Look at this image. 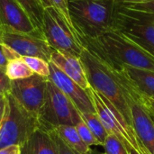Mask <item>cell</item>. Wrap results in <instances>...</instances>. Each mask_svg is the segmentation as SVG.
Returning a JSON list of instances; mask_svg holds the SVG:
<instances>
[{
  "label": "cell",
  "instance_id": "1",
  "mask_svg": "<svg viewBox=\"0 0 154 154\" xmlns=\"http://www.w3.org/2000/svg\"><path fill=\"white\" fill-rule=\"evenodd\" d=\"M79 40L84 48L117 71L122 70L124 66L154 71V57L116 30H111L97 39Z\"/></svg>",
  "mask_w": 154,
  "mask_h": 154
},
{
  "label": "cell",
  "instance_id": "2",
  "mask_svg": "<svg viewBox=\"0 0 154 154\" xmlns=\"http://www.w3.org/2000/svg\"><path fill=\"white\" fill-rule=\"evenodd\" d=\"M79 59L90 88L109 100L123 115L128 125L133 127L132 115L125 99L119 71L114 69L86 48L83 49Z\"/></svg>",
  "mask_w": 154,
  "mask_h": 154
},
{
  "label": "cell",
  "instance_id": "3",
  "mask_svg": "<svg viewBox=\"0 0 154 154\" xmlns=\"http://www.w3.org/2000/svg\"><path fill=\"white\" fill-rule=\"evenodd\" d=\"M115 0H69V11L80 38L97 39L113 30Z\"/></svg>",
  "mask_w": 154,
  "mask_h": 154
},
{
  "label": "cell",
  "instance_id": "4",
  "mask_svg": "<svg viewBox=\"0 0 154 154\" xmlns=\"http://www.w3.org/2000/svg\"><path fill=\"white\" fill-rule=\"evenodd\" d=\"M5 106L0 127V149L19 145L41 127L38 117L27 111L9 92L5 94Z\"/></svg>",
  "mask_w": 154,
  "mask_h": 154
},
{
  "label": "cell",
  "instance_id": "5",
  "mask_svg": "<svg viewBox=\"0 0 154 154\" xmlns=\"http://www.w3.org/2000/svg\"><path fill=\"white\" fill-rule=\"evenodd\" d=\"M154 57V14L116 4L114 28Z\"/></svg>",
  "mask_w": 154,
  "mask_h": 154
},
{
  "label": "cell",
  "instance_id": "6",
  "mask_svg": "<svg viewBox=\"0 0 154 154\" xmlns=\"http://www.w3.org/2000/svg\"><path fill=\"white\" fill-rule=\"evenodd\" d=\"M88 92L92 99L96 113L108 134L116 136L127 150L133 148L140 154H150L138 138L134 128L128 125L123 115L109 100L92 88H89Z\"/></svg>",
  "mask_w": 154,
  "mask_h": 154
},
{
  "label": "cell",
  "instance_id": "7",
  "mask_svg": "<svg viewBox=\"0 0 154 154\" xmlns=\"http://www.w3.org/2000/svg\"><path fill=\"white\" fill-rule=\"evenodd\" d=\"M38 120L42 129L51 131L60 125L75 126L82 119L72 101L48 79L45 98Z\"/></svg>",
  "mask_w": 154,
  "mask_h": 154
},
{
  "label": "cell",
  "instance_id": "8",
  "mask_svg": "<svg viewBox=\"0 0 154 154\" xmlns=\"http://www.w3.org/2000/svg\"><path fill=\"white\" fill-rule=\"evenodd\" d=\"M42 32L49 45L55 51L79 58L84 49L78 32L55 8L44 11Z\"/></svg>",
  "mask_w": 154,
  "mask_h": 154
},
{
  "label": "cell",
  "instance_id": "9",
  "mask_svg": "<svg viewBox=\"0 0 154 154\" xmlns=\"http://www.w3.org/2000/svg\"><path fill=\"white\" fill-rule=\"evenodd\" d=\"M119 74L131 111L133 128L148 152L154 154V121L143 105V97L130 84L122 70Z\"/></svg>",
  "mask_w": 154,
  "mask_h": 154
},
{
  "label": "cell",
  "instance_id": "10",
  "mask_svg": "<svg viewBox=\"0 0 154 154\" xmlns=\"http://www.w3.org/2000/svg\"><path fill=\"white\" fill-rule=\"evenodd\" d=\"M0 42L17 52L21 57H37L48 62L53 49L43 33H24L0 28Z\"/></svg>",
  "mask_w": 154,
  "mask_h": 154
},
{
  "label": "cell",
  "instance_id": "11",
  "mask_svg": "<svg viewBox=\"0 0 154 154\" xmlns=\"http://www.w3.org/2000/svg\"><path fill=\"white\" fill-rule=\"evenodd\" d=\"M48 78L36 74L23 79L11 80L9 93L31 114L38 117L43 105Z\"/></svg>",
  "mask_w": 154,
  "mask_h": 154
},
{
  "label": "cell",
  "instance_id": "12",
  "mask_svg": "<svg viewBox=\"0 0 154 154\" xmlns=\"http://www.w3.org/2000/svg\"><path fill=\"white\" fill-rule=\"evenodd\" d=\"M48 79L72 101L79 113H96L88 90L82 88L51 62H50V76Z\"/></svg>",
  "mask_w": 154,
  "mask_h": 154
},
{
  "label": "cell",
  "instance_id": "13",
  "mask_svg": "<svg viewBox=\"0 0 154 154\" xmlns=\"http://www.w3.org/2000/svg\"><path fill=\"white\" fill-rule=\"evenodd\" d=\"M0 28L24 33H43L15 0H0Z\"/></svg>",
  "mask_w": 154,
  "mask_h": 154
},
{
  "label": "cell",
  "instance_id": "14",
  "mask_svg": "<svg viewBox=\"0 0 154 154\" xmlns=\"http://www.w3.org/2000/svg\"><path fill=\"white\" fill-rule=\"evenodd\" d=\"M50 62L53 63L85 90H88L90 88L84 67L79 58L53 50Z\"/></svg>",
  "mask_w": 154,
  "mask_h": 154
},
{
  "label": "cell",
  "instance_id": "15",
  "mask_svg": "<svg viewBox=\"0 0 154 154\" xmlns=\"http://www.w3.org/2000/svg\"><path fill=\"white\" fill-rule=\"evenodd\" d=\"M20 148L21 154H59L50 132L42 127L35 130Z\"/></svg>",
  "mask_w": 154,
  "mask_h": 154
},
{
  "label": "cell",
  "instance_id": "16",
  "mask_svg": "<svg viewBox=\"0 0 154 154\" xmlns=\"http://www.w3.org/2000/svg\"><path fill=\"white\" fill-rule=\"evenodd\" d=\"M122 71L140 95L143 97H154V71L130 66H124Z\"/></svg>",
  "mask_w": 154,
  "mask_h": 154
},
{
  "label": "cell",
  "instance_id": "17",
  "mask_svg": "<svg viewBox=\"0 0 154 154\" xmlns=\"http://www.w3.org/2000/svg\"><path fill=\"white\" fill-rule=\"evenodd\" d=\"M60 139L76 153L90 154L92 149L80 138L77 129L73 125H60L53 129Z\"/></svg>",
  "mask_w": 154,
  "mask_h": 154
},
{
  "label": "cell",
  "instance_id": "18",
  "mask_svg": "<svg viewBox=\"0 0 154 154\" xmlns=\"http://www.w3.org/2000/svg\"><path fill=\"white\" fill-rule=\"evenodd\" d=\"M80 116H81V119L88 127V129L90 130V132L92 133V134L98 141L100 145L103 146L108 136V133L106 132L97 114V113H80Z\"/></svg>",
  "mask_w": 154,
  "mask_h": 154
},
{
  "label": "cell",
  "instance_id": "19",
  "mask_svg": "<svg viewBox=\"0 0 154 154\" xmlns=\"http://www.w3.org/2000/svg\"><path fill=\"white\" fill-rule=\"evenodd\" d=\"M25 11L35 27L42 32V22L44 15V7L39 0H15Z\"/></svg>",
  "mask_w": 154,
  "mask_h": 154
},
{
  "label": "cell",
  "instance_id": "20",
  "mask_svg": "<svg viewBox=\"0 0 154 154\" xmlns=\"http://www.w3.org/2000/svg\"><path fill=\"white\" fill-rule=\"evenodd\" d=\"M5 73L10 80L26 79L34 74L24 62L22 57L10 60L6 65Z\"/></svg>",
  "mask_w": 154,
  "mask_h": 154
},
{
  "label": "cell",
  "instance_id": "21",
  "mask_svg": "<svg viewBox=\"0 0 154 154\" xmlns=\"http://www.w3.org/2000/svg\"><path fill=\"white\" fill-rule=\"evenodd\" d=\"M22 58L34 74L44 78H49L50 62L37 57H22Z\"/></svg>",
  "mask_w": 154,
  "mask_h": 154
},
{
  "label": "cell",
  "instance_id": "22",
  "mask_svg": "<svg viewBox=\"0 0 154 154\" xmlns=\"http://www.w3.org/2000/svg\"><path fill=\"white\" fill-rule=\"evenodd\" d=\"M44 9L49 7H53L58 10L67 20V22L75 29L73 23L71 21L69 11V0H39ZM76 30V29H75ZM77 32V31H76Z\"/></svg>",
  "mask_w": 154,
  "mask_h": 154
},
{
  "label": "cell",
  "instance_id": "23",
  "mask_svg": "<svg viewBox=\"0 0 154 154\" xmlns=\"http://www.w3.org/2000/svg\"><path fill=\"white\" fill-rule=\"evenodd\" d=\"M103 146L106 154H129L125 145L112 134H108Z\"/></svg>",
  "mask_w": 154,
  "mask_h": 154
},
{
  "label": "cell",
  "instance_id": "24",
  "mask_svg": "<svg viewBox=\"0 0 154 154\" xmlns=\"http://www.w3.org/2000/svg\"><path fill=\"white\" fill-rule=\"evenodd\" d=\"M75 127H76L80 138L82 139V141L88 146L91 147V146H94V145H100L98 141L92 134V133L90 132V130L88 129V127L87 126V125L84 123L83 120H81L79 123H78L75 125Z\"/></svg>",
  "mask_w": 154,
  "mask_h": 154
},
{
  "label": "cell",
  "instance_id": "25",
  "mask_svg": "<svg viewBox=\"0 0 154 154\" xmlns=\"http://www.w3.org/2000/svg\"><path fill=\"white\" fill-rule=\"evenodd\" d=\"M18 58H21V56L17 52H15L9 46L0 42V68L5 69L6 65L10 60Z\"/></svg>",
  "mask_w": 154,
  "mask_h": 154
},
{
  "label": "cell",
  "instance_id": "26",
  "mask_svg": "<svg viewBox=\"0 0 154 154\" xmlns=\"http://www.w3.org/2000/svg\"><path fill=\"white\" fill-rule=\"evenodd\" d=\"M123 5L137 10V11H142L145 13H150L154 14V0H149V1H143V2H139V3H129V4H122Z\"/></svg>",
  "mask_w": 154,
  "mask_h": 154
},
{
  "label": "cell",
  "instance_id": "27",
  "mask_svg": "<svg viewBox=\"0 0 154 154\" xmlns=\"http://www.w3.org/2000/svg\"><path fill=\"white\" fill-rule=\"evenodd\" d=\"M51 137L53 138L54 142H55V144L57 146V149H58V152L59 154H78L76 153L72 149H70L61 139L60 137L57 134V133L54 131V130H51L49 131Z\"/></svg>",
  "mask_w": 154,
  "mask_h": 154
},
{
  "label": "cell",
  "instance_id": "28",
  "mask_svg": "<svg viewBox=\"0 0 154 154\" xmlns=\"http://www.w3.org/2000/svg\"><path fill=\"white\" fill-rule=\"evenodd\" d=\"M11 88V80L8 79L5 69L0 68V94L5 95Z\"/></svg>",
  "mask_w": 154,
  "mask_h": 154
},
{
  "label": "cell",
  "instance_id": "29",
  "mask_svg": "<svg viewBox=\"0 0 154 154\" xmlns=\"http://www.w3.org/2000/svg\"><path fill=\"white\" fill-rule=\"evenodd\" d=\"M0 154H21V148L19 145H10L0 149Z\"/></svg>",
  "mask_w": 154,
  "mask_h": 154
},
{
  "label": "cell",
  "instance_id": "30",
  "mask_svg": "<svg viewBox=\"0 0 154 154\" xmlns=\"http://www.w3.org/2000/svg\"><path fill=\"white\" fill-rule=\"evenodd\" d=\"M143 105L147 108V110L154 114V97H143Z\"/></svg>",
  "mask_w": 154,
  "mask_h": 154
},
{
  "label": "cell",
  "instance_id": "31",
  "mask_svg": "<svg viewBox=\"0 0 154 154\" xmlns=\"http://www.w3.org/2000/svg\"><path fill=\"white\" fill-rule=\"evenodd\" d=\"M5 106V97H4V98L1 100V102H0V127H1L2 120H3V116H4Z\"/></svg>",
  "mask_w": 154,
  "mask_h": 154
},
{
  "label": "cell",
  "instance_id": "32",
  "mask_svg": "<svg viewBox=\"0 0 154 154\" xmlns=\"http://www.w3.org/2000/svg\"><path fill=\"white\" fill-rule=\"evenodd\" d=\"M116 4L122 5V4H129V3H139L143 1H149V0H115Z\"/></svg>",
  "mask_w": 154,
  "mask_h": 154
},
{
  "label": "cell",
  "instance_id": "33",
  "mask_svg": "<svg viewBox=\"0 0 154 154\" xmlns=\"http://www.w3.org/2000/svg\"><path fill=\"white\" fill-rule=\"evenodd\" d=\"M128 151V153L129 154H140L136 150H134V149H129V150H127Z\"/></svg>",
  "mask_w": 154,
  "mask_h": 154
},
{
  "label": "cell",
  "instance_id": "34",
  "mask_svg": "<svg viewBox=\"0 0 154 154\" xmlns=\"http://www.w3.org/2000/svg\"><path fill=\"white\" fill-rule=\"evenodd\" d=\"M90 154H106V153H102V152H97V151L92 150V151H91V152H90Z\"/></svg>",
  "mask_w": 154,
  "mask_h": 154
},
{
  "label": "cell",
  "instance_id": "35",
  "mask_svg": "<svg viewBox=\"0 0 154 154\" xmlns=\"http://www.w3.org/2000/svg\"><path fill=\"white\" fill-rule=\"evenodd\" d=\"M4 97H5V95H2V94H0V102H1V100H2Z\"/></svg>",
  "mask_w": 154,
  "mask_h": 154
},
{
  "label": "cell",
  "instance_id": "36",
  "mask_svg": "<svg viewBox=\"0 0 154 154\" xmlns=\"http://www.w3.org/2000/svg\"><path fill=\"white\" fill-rule=\"evenodd\" d=\"M150 113V112H149ZM150 115H151V116H152V120L154 121V114H152V113H150Z\"/></svg>",
  "mask_w": 154,
  "mask_h": 154
}]
</instances>
